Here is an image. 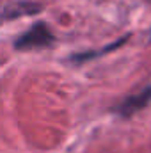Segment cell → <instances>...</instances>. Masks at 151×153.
Listing matches in <instances>:
<instances>
[{
    "instance_id": "cell-1",
    "label": "cell",
    "mask_w": 151,
    "mask_h": 153,
    "mask_svg": "<svg viewBox=\"0 0 151 153\" xmlns=\"http://www.w3.org/2000/svg\"><path fill=\"white\" fill-rule=\"evenodd\" d=\"M55 34L52 32L50 25L43 20L34 22L23 34L14 39L13 46L18 52H30V50H44L55 45Z\"/></svg>"
},
{
    "instance_id": "cell-2",
    "label": "cell",
    "mask_w": 151,
    "mask_h": 153,
    "mask_svg": "<svg viewBox=\"0 0 151 153\" xmlns=\"http://www.w3.org/2000/svg\"><path fill=\"white\" fill-rule=\"evenodd\" d=\"M150 105H151V84L142 87L141 91L133 93V94H126L123 100H119L115 105L110 107V112L117 117H121V119H132L135 114L148 109Z\"/></svg>"
},
{
    "instance_id": "cell-3",
    "label": "cell",
    "mask_w": 151,
    "mask_h": 153,
    "mask_svg": "<svg viewBox=\"0 0 151 153\" xmlns=\"http://www.w3.org/2000/svg\"><path fill=\"white\" fill-rule=\"evenodd\" d=\"M130 38H132V32H126V34H123L121 38L114 39L112 43H109V45H105V46H101V48H89V50L75 52V53H71V55L68 57V61L73 62L75 66H82V64H85V62H91V61H94V59H98V57H105V55L112 53L115 50L123 48V46L128 43Z\"/></svg>"
},
{
    "instance_id": "cell-4",
    "label": "cell",
    "mask_w": 151,
    "mask_h": 153,
    "mask_svg": "<svg viewBox=\"0 0 151 153\" xmlns=\"http://www.w3.org/2000/svg\"><path fill=\"white\" fill-rule=\"evenodd\" d=\"M43 11V5L38 2H16V4H11V5H5L2 11H0V25L5 23V22H13V20H18L21 16H36Z\"/></svg>"
},
{
    "instance_id": "cell-5",
    "label": "cell",
    "mask_w": 151,
    "mask_h": 153,
    "mask_svg": "<svg viewBox=\"0 0 151 153\" xmlns=\"http://www.w3.org/2000/svg\"><path fill=\"white\" fill-rule=\"evenodd\" d=\"M150 43H151V29H150Z\"/></svg>"
}]
</instances>
